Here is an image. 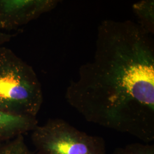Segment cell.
Segmentation results:
<instances>
[{"instance_id": "cell-2", "label": "cell", "mask_w": 154, "mask_h": 154, "mask_svg": "<svg viewBox=\"0 0 154 154\" xmlns=\"http://www.w3.org/2000/svg\"><path fill=\"white\" fill-rule=\"evenodd\" d=\"M43 101L42 85L33 67L11 50L0 47V109L37 118Z\"/></svg>"}, {"instance_id": "cell-4", "label": "cell", "mask_w": 154, "mask_h": 154, "mask_svg": "<svg viewBox=\"0 0 154 154\" xmlns=\"http://www.w3.org/2000/svg\"><path fill=\"white\" fill-rule=\"evenodd\" d=\"M57 0H0V30H11L28 24L53 10Z\"/></svg>"}, {"instance_id": "cell-1", "label": "cell", "mask_w": 154, "mask_h": 154, "mask_svg": "<svg viewBox=\"0 0 154 154\" xmlns=\"http://www.w3.org/2000/svg\"><path fill=\"white\" fill-rule=\"evenodd\" d=\"M65 99L88 122L154 140V43L131 20H106L93 58L79 69Z\"/></svg>"}, {"instance_id": "cell-3", "label": "cell", "mask_w": 154, "mask_h": 154, "mask_svg": "<svg viewBox=\"0 0 154 154\" xmlns=\"http://www.w3.org/2000/svg\"><path fill=\"white\" fill-rule=\"evenodd\" d=\"M37 154H107L104 139L83 132L66 121L49 119L32 131Z\"/></svg>"}, {"instance_id": "cell-9", "label": "cell", "mask_w": 154, "mask_h": 154, "mask_svg": "<svg viewBox=\"0 0 154 154\" xmlns=\"http://www.w3.org/2000/svg\"><path fill=\"white\" fill-rule=\"evenodd\" d=\"M12 37V35L4 33L0 30V47L3 46V45L9 42Z\"/></svg>"}, {"instance_id": "cell-8", "label": "cell", "mask_w": 154, "mask_h": 154, "mask_svg": "<svg viewBox=\"0 0 154 154\" xmlns=\"http://www.w3.org/2000/svg\"><path fill=\"white\" fill-rule=\"evenodd\" d=\"M113 154H154V145L146 143H131L116 148Z\"/></svg>"}, {"instance_id": "cell-7", "label": "cell", "mask_w": 154, "mask_h": 154, "mask_svg": "<svg viewBox=\"0 0 154 154\" xmlns=\"http://www.w3.org/2000/svg\"><path fill=\"white\" fill-rule=\"evenodd\" d=\"M0 154H37L29 148L23 135L0 143Z\"/></svg>"}, {"instance_id": "cell-6", "label": "cell", "mask_w": 154, "mask_h": 154, "mask_svg": "<svg viewBox=\"0 0 154 154\" xmlns=\"http://www.w3.org/2000/svg\"><path fill=\"white\" fill-rule=\"evenodd\" d=\"M133 12L138 17V24L147 33H154V0H142L132 5Z\"/></svg>"}, {"instance_id": "cell-5", "label": "cell", "mask_w": 154, "mask_h": 154, "mask_svg": "<svg viewBox=\"0 0 154 154\" xmlns=\"http://www.w3.org/2000/svg\"><path fill=\"white\" fill-rule=\"evenodd\" d=\"M38 125L37 118L12 115L0 109V143L24 135Z\"/></svg>"}]
</instances>
